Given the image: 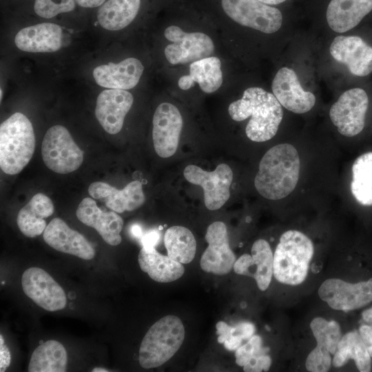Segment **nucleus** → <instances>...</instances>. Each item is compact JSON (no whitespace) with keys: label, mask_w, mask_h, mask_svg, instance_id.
I'll return each mask as SVG.
<instances>
[{"label":"nucleus","mask_w":372,"mask_h":372,"mask_svg":"<svg viewBox=\"0 0 372 372\" xmlns=\"http://www.w3.org/2000/svg\"><path fill=\"white\" fill-rule=\"evenodd\" d=\"M228 112L236 121L251 116L245 133L254 142H265L277 133L283 117L282 105L273 94L259 87L246 89L240 99L232 102Z\"/></svg>","instance_id":"nucleus-1"},{"label":"nucleus","mask_w":372,"mask_h":372,"mask_svg":"<svg viewBox=\"0 0 372 372\" xmlns=\"http://www.w3.org/2000/svg\"><path fill=\"white\" fill-rule=\"evenodd\" d=\"M300 170V161L296 147L289 143L276 145L260 160L254 180L255 187L265 198L282 199L295 189Z\"/></svg>","instance_id":"nucleus-2"},{"label":"nucleus","mask_w":372,"mask_h":372,"mask_svg":"<svg viewBox=\"0 0 372 372\" xmlns=\"http://www.w3.org/2000/svg\"><path fill=\"white\" fill-rule=\"evenodd\" d=\"M313 254V244L304 234L293 229L284 232L273 254V276L284 285L302 284L307 276Z\"/></svg>","instance_id":"nucleus-3"},{"label":"nucleus","mask_w":372,"mask_h":372,"mask_svg":"<svg viewBox=\"0 0 372 372\" xmlns=\"http://www.w3.org/2000/svg\"><path fill=\"white\" fill-rule=\"evenodd\" d=\"M35 148L33 127L22 113L16 112L0 125V167L9 175L19 174L31 160Z\"/></svg>","instance_id":"nucleus-4"},{"label":"nucleus","mask_w":372,"mask_h":372,"mask_svg":"<svg viewBox=\"0 0 372 372\" xmlns=\"http://www.w3.org/2000/svg\"><path fill=\"white\" fill-rule=\"evenodd\" d=\"M185 328L179 318L167 315L156 322L142 340L138 360L144 369L156 368L168 361L180 349Z\"/></svg>","instance_id":"nucleus-5"},{"label":"nucleus","mask_w":372,"mask_h":372,"mask_svg":"<svg viewBox=\"0 0 372 372\" xmlns=\"http://www.w3.org/2000/svg\"><path fill=\"white\" fill-rule=\"evenodd\" d=\"M45 165L58 174H68L76 170L83 161V152L74 141L68 130L56 125L45 134L41 145Z\"/></svg>","instance_id":"nucleus-6"},{"label":"nucleus","mask_w":372,"mask_h":372,"mask_svg":"<svg viewBox=\"0 0 372 372\" xmlns=\"http://www.w3.org/2000/svg\"><path fill=\"white\" fill-rule=\"evenodd\" d=\"M221 5L233 21L263 33L276 32L282 25L280 11L258 0H221Z\"/></svg>","instance_id":"nucleus-7"},{"label":"nucleus","mask_w":372,"mask_h":372,"mask_svg":"<svg viewBox=\"0 0 372 372\" xmlns=\"http://www.w3.org/2000/svg\"><path fill=\"white\" fill-rule=\"evenodd\" d=\"M165 37L172 43L165 48V56L172 64H186L210 56L214 44L206 34L186 32L177 25H170L164 32Z\"/></svg>","instance_id":"nucleus-8"},{"label":"nucleus","mask_w":372,"mask_h":372,"mask_svg":"<svg viewBox=\"0 0 372 372\" xmlns=\"http://www.w3.org/2000/svg\"><path fill=\"white\" fill-rule=\"evenodd\" d=\"M369 106L366 92L359 87L342 93L329 110V117L340 134L351 137L364 127L365 115Z\"/></svg>","instance_id":"nucleus-9"},{"label":"nucleus","mask_w":372,"mask_h":372,"mask_svg":"<svg viewBox=\"0 0 372 372\" xmlns=\"http://www.w3.org/2000/svg\"><path fill=\"white\" fill-rule=\"evenodd\" d=\"M183 175L188 182L203 188L205 205L209 210L220 209L230 197L233 172L227 164H219L212 172L189 165L185 168Z\"/></svg>","instance_id":"nucleus-10"},{"label":"nucleus","mask_w":372,"mask_h":372,"mask_svg":"<svg viewBox=\"0 0 372 372\" xmlns=\"http://www.w3.org/2000/svg\"><path fill=\"white\" fill-rule=\"evenodd\" d=\"M318 296L335 310L358 309L372 302V278L357 283L338 278L327 279L319 287Z\"/></svg>","instance_id":"nucleus-11"},{"label":"nucleus","mask_w":372,"mask_h":372,"mask_svg":"<svg viewBox=\"0 0 372 372\" xmlns=\"http://www.w3.org/2000/svg\"><path fill=\"white\" fill-rule=\"evenodd\" d=\"M25 294L40 307L48 311L64 309L67 298L62 287L43 269L30 267L21 278Z\"/></svg>","instance_id":"nucleus-12"},{"label":"nucleus","mask_w":372,"mask_h":372,"mask_svg":"<svg viewBox=\"0 0 372 372\" xmlns=\"http://www.w3.org/2000/svg\"><path fill=\"white\" fill-rule=\"evenodd\" d=\"M310 329L317 345L306 359V369L311 372H327L332 363L331 355L342 338L340 326L335 320L317 317L311 320Z\"/></svg>","instance_id":"nucleus-13"},{"label":"nucleus","mask_w":372,"mask_h":372,"mask_svg":"<svg viewBox=\"0 0 372 372\" xmlns=\"http://www.w3.org/2000/svg\"><path fill=\"white\" fill-rule=\"evenodd\" d=\"M152 124V139L156 154L161 158L172 156L176 152L183 128L180 111L170 103H162L155 110Z\"/></svg>","instance_id":"nucleus-14"},{"label":"nucleus","mask_w":372,"mask_h":372,"mask_svg":"<svg viewBox=\"0 0 372 372\" xmlns=\"http://www.w3.org/2000/svg\"><path fill=\"white\" fill-rule=\"evenodd\" d=\"M205 240L208 247L201 256L200 268L219 276L229 273L236 260L229 246L225 224L221 221L211 223L207 229Z\"/></svg>","instance_id":"nucleus-15"},{"label":"nucleus","mask_w":372,"mask_h":372,"mask_svg":"<svg viewBox=\"0 0 372 372\" xmlns=\"http://www.w3.org/2000/svg\"><path fill=\"white\" fill-rule=\"evenodd\" d=\"M271 89L280 105L293 113H306L316 103L315 95L303 90L296 73L287 67H283L277 72Z\"/></svg>","instance_id":"nucleus-16"},{"label":"nucleus","mask_w":372,"mask_h":372,"mask_svg":"<svg viewBox=\"0 0 372 372\" xmlns=\"http://www.w3.org/2000/svg\"><path fill=\"white\" fill-rule=\"evenodd\" d=\"M329 52L353 75L365 76L372 72V47L359 37H336L330 45Z\"/></svg>","instance_id":"nucleus-17"},{"label":"nucleus","mask_w":372,"mask_h":372,"mask_svg":"<svg viewBox=\"0 0 372 372\" xmlns=\"http://www.w3.org/2000/svg\"><path fill=\"white\" fill-rule=\"evenodd\" d=\"M133 102L132 94L125 90L109 89L99 94L95 116L106 132L116 134L121 130Z\"/></svg>","instance_id":"nucleus-18"},{"label":"nucleus","mask_w":372,"mask_h":372,"mask_svg":"<svg viewBox=\"0 0 372 372\" xmlns=\"http://www.w3.org/2000/svg\"><path fill=\"white\" fill-rule=\"evenodd\" d=\"M251 254L239 257L234 265V271L237 274L253 278L259 289L265 291L273 276V254L269 242L264 239L254 242Z\"/></svg>","instance_id":"nucleus-19"},{"label":"nucleus","mask_w":372,"mask_h":372,"mask_svg":"<svg viewBox=\"0 0 372 372\" xmlns=\"http://www.w3.org/2000/svg\"><path fill=\"white\" fill-rule=\"evenodd\" d=\"M76 215L85 225L95 229L105 242L116 246L121 242L120 233L123 220L114 211L101 210L91 198H85L79 203Z\"/></svg>","instance_id":"nucleus-20"},{"label":"nucleus","mask_w":372,"mask_h":372,"mask_svg":"<svg viewBox=\"0 0 372 372\" xmlns=\"http://www.w3.org/2000/svg\"><path fill=\"white\" fill-rule=\"evenodd\" d=\"M43 237L49 246L59 251L84 260H91L95 256V250L87 240L59 218L49 223Z\"/></svg>","instance_id":"nucleus-21"},{"label":"nucleus","mask_w":372,"mask_h":372,"mask_svg":"<svg viewBox=\"0 0 372 372\" xmlns=\"http://www.w3.org/2000/svg\"><path fill=\"white\" fill-rule=\"evenodd\" d=\"M88 193L95 199L103 200L109 209L116 213L136 209L145 200L143 185L139 180L130 182L122 189L96 181L89 186Z\"/></svg>","instance_id":"nucleus-22"},{"label":"nucleus","mask_w":372,"mask_h":372,"mask_svg":"<svg viewBox=\"0 0 372 372\" xmlns=\"http://www.w3.org/2000/svg\"><path fill=\"white\" fill-rule=\"evenodd\" d=\"M143 70L144 67L138 59L130 57L118 63H109L95 68L93 76L101 87L126 90L138 84Z\"/></svg>","instance_id":"nucleus-23"},{"label":"nucleus","mask_w":372,"mask_h":372,"mask_svg":"<svg viewBox=\"0 0 372 372\" xmlns=\"http://www.w3.org/2000/svg\"><path fill=\"white\" fill-rule=\"evenodd\" d=\"M16 46L28 52H52L63 43L62 28L57 24L42 23L20 30L14 37Z\"/></svg>","instance_id":"nucleus-24"},{"label":"nucleus","mask_w":372,"mask_h":372,"mask_svg":"<svg viewBox=\"0 0 372 372\" xmlns=\"http://www.w3.org/2000/svg\"><path fill=\"white\" fill-rule=\"evenodd\" d=\"M372 10V0H331L327 10V21L335 32H347L360 23Z\"/></svg>","instance_id":"nucleus-25"},{"label":"nucleus","mask_w":372,"mask_h":372,"mask_svg":"<svg viewBox=\"0 0 372 372\" xmlns=\"http://www.w3.org/2000/svg\"><path fill=\"white\" fill-rule=\"evenodd\" d=\"M195 83L207 94L218 90L223 83L220 60L216 56H209L192 63L189 74L182 76L178 85L181 90H187Z\"/></svg>","instance_id":"nucleus-26"},{"label":"nucleus","mask_w":372,"mask_h":372,"mask_svg":"<svg viewBox=\"0 0 372 372\" xmlns=\"http://www.w3.org/2000/svg\"><path fill=\"white\" fill-rule=\"evenodd\" d=\"M141 269L158 282H170L185 273L182 263L158 252L154 247H143L138 257Z\"/></svg>","instance_id":"nucleus-27"},{"label":"nucleus","mask_w":372,"mask_h":372,"mask_svg":"<svg viewBox=\"0 0 372 372\" xmlns=\"http://www.w3.org/2000/svg\"><path fill=\"white\" fill-rule=\"evenodd\" d=\"M51 199L42 193L35 194L17 215V225L27 237L34 238L43 233L47 225L44 218L52 215Z\"/></svg>","instance_id":"nucleus-28"},{"label":"nucleus","mask_w":372,"mask_h":372,"mask_svg":"<svg viewBox=\"0 0 372 372\" xmlns=\"http://www.w3.org/2000/svg\"><path fill=\"white\" fill-rule=\"evenodd\" d=\"M140 6L141 0H107L98 10V22L108 30H121L135 19Z\"/></svg>","instance_id":"nucleus-29"},{"label":"nucleus","mask_w":372,"mask_h":372,"mask_svg":"<svg viewBox=\"0 0 372 372\" xmlns=\"http://www.w3.org/2000/svg\"><path fill=\"white\" fill-rule=\"evenodd\" d=\"M350 359L354 360L360 372L371 371V357L359 332L357 331L348 332L342 336L333 354L332 364L335 367L339 368Z\"/></svg>","instance_id":"nucleus-30"},{"label":"nucleus","mask_w":372,"mask_h":372,"mask_svg":"<svg viewBox=\"0 0 372 372\" xmlns=\"http://www.w3.org/2000/svg\"><path fill=\"white\" fill-rule=\"evenodd\" d=\"M68 355L65 347L56 340H48L38 346L33 351L28 371L65 372Z\"/></svg>","instance_id":"nucleus-31"},{"label":"nucleus","mask_w":372,"mask_h":372,"mask_svg":"<svg viewBox=\"0 0 372 372\" xmlns=\"http://www.w3.org/2000/svg\"><path fill=\"white\" fill-rule=\"evenodd\" d=\"M164 244L167 256L182 264H188L194 258L196 241L192 232L183 226L175 225L167 229Z\"/></svg>","instance_id":"nucleus-32"},{"label":"nucleus","mask_w":372,"mask_h":372,"mask_svg":"<svg viewBox=\"0 0 372 372\" xmlns=\"http://www.w3.org/2000/svg\"><path fill=\"white\" fill-rule=\"evenodd\" d=\"M351 189L355 199L363 205H372V152L358 156L352 165Z\"/></svg>","instance_id":"nucleus-33"},{"label":"nucleus","mask_w":372,"mask_h":372,"mask_svg":"<svg viewBox=\"0 0 372 372\" xmlns=\"http://www.w3.org/2000/svg\"><path fill=\"white\" fill-rule=\"evenodd\" d=\"M218 342L224 344L229 351H235L242 345V341L249 340L255 332L254 325L249 322H242L234 327L228 325L223 321L216 324Z\"/></svg>","instance_id":"nucleus-34"},{"label":"nucleus","mask_w":372,"mask_h":372,"mask_svg":"<svg viewBox=\"0 0 372 372\" xmlns=\"http://www.w3.org/2000/svg\"><path fill=\"white\" fill-rule=\"evenodd\" d=\"M75 8L74 0H35L34 10L41 17L50 19Z\"/></svg>","instance_id":"nucleus-35"},{"label":"nucleus","mask_w":372,"mask_h":372,"mask_svg":"<svg viewBox=\"0 0 372 372\" xmlns=\"http://www.w3.org/2000/svg\"><path fill=\"white\" fill-rule=\"evenodd\" d=\"M262 338L258 335H254L243 345L239 347L235 353L236 363L240 366H245L254 355L262 351Z\"/></svg>","instance_id":"nucleus-36"},{"label":"nucleus","mask_w":372,"mask_h":372,"mask_svg":"<svg viewBox=\"0 0 372 372\" xmlns=\"http://www.w3.org/2000/svg\"><path fill=\"white\" fill-rule=\"evenodd\" d=\"M267 349L253 356L249 362L243 366L245 372H260L269 371L271 364V357L266 354Z\"/></svg>","instance_id":"nucleus-37"},{"label":"nucleus","mask_w":372,"mask_h":372,"mask_svg":"<svg viewBox=\"0 0 372 372\" xmlns=\"http://www.w3.org/2000/svg\"><path fill=\"white\" fill-rule=\"evenodd\" d=\"M11 355L8 347L4 343L2 335H0V371H5L9 366Z\"/></svg>","instance_id":"nucleus-38"},{"label":"nucleus","mask_w":372,"mask_h":372,"mask_svg":"<svg viewBox=\"0 0 372 372\" xmlns=\"http://www.w3.org/2000/svg\"><path fill=\"white\" fill-rule=\"evenodd\" d=\"M359 333L372 358V325H361L359 328Z\"/></svg>","instance_id":"nucleus-39"},{"label":"nucleus","mask_w":372,"mask_h":372,"mask_svg":"<svg viewBox=\"0 0 372 372\" xmlns=\"http://www.w3.org/2000/svg\"><path fill=\"white\" fill-rule=\"evenodd\" d=\"M159 234L156 230H152L141 237L143 247H154L159 239Z\"/></svg>","instance_id":"nucleus-40"},{"label":"nucleus","mask_w":372,"mask_h":372,"mask_svg":"<svg viewBox=\"0 0 372 372\" xmlns=\"http://www.w3.org/2000/svg\"><path fill=\"white\" fill-rule=\"evenodd\" d=\"M74 1L83 8H96L101 6L105 0H74Z\"/></svg>","instance_id":"nucleus-41"},{"label":"nucleus","mask_w":372,"mask_h":372,"mask_svg":"<svg viewBox=\"0 0 372 372\" xmlns=\"http://www.w3.org/2000/svg\"><path fill=\"white\" fill-rule=\"evenodd\" d=\"M362 319L368 324L372 325V307L364 310L362 314Z\"/></svg>","instance_id":"nucleus-42"},{"label":"nucleus","mask_w":372,"mask_h":372,"mask_svg":"<svg viewBox=\"0 0 372 372\" xmlns=\"http://www.w3.org/2000/svg\"><path fill=\"white\" fill-rule=\"evenodd\" d=\"M131 232L136 238H141V237L143 236H142V229L138 225H134L132 226Z\"/></svg>","instance_id":"nucleus-43"},{"label":"nucleus","mask_w":372,"mask_h":372,"mask_svg":"<svg viewBox=\"0 0 372 372\" xmlns=\"http://www.w3.org/2000/svg\"><path fill=\"white\" fill-rule=\"evenodd\" d=\"M264 3L267 5H276L280 3H282L287 0H258Z\"/></svg>","instance_id":"nucleus-44"},{"label":"nucleus","mask_w":372,"mask_h":372,"mask_svg":"<svg viewBox=\"0 0 372 372\" xmlns=\"http://www.w3.org/2000/svg\"><path fill=\"white\" fill-rule=\"evenodd\" d=\"M92 371V372H107L108 371V370L103 368H101V367H96V368L93 369Z\"/></svg>","instance_id":"nucleus-45"},{"label":"nucleus","mask_w":372,"mask_h":372,"mask_svg":"<svg viewBox=\"0 0 372 372\" xmlns=\"http://www.w3.org/2000/svg\"><path fill=\"white\" fill-rule=\"evenodd\" d=\"M0 92H1L0 99H1H1H2V90H1H1H0Z\"/></svg>","instance_id":"nucleus-46"}]
</instances>
